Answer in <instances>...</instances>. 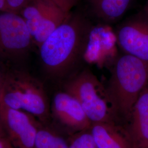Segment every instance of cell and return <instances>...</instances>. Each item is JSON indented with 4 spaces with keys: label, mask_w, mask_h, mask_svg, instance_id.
<instances>
[{
    "label": "cell",
    "mask_w": 148,
    "mask_h": 148,
    "mask_svg": "<svg viewBox=\"0 0 148 148\" xmlns=\"http://www.w3.org/2000/svg\"><path fill=\"white\" fill-rule=\"evenodd\" d=\"M91 30V24L85 16L71 13L40 45L41 61L48 75L63 78L76 69L84 57Z\"/></svg>",
    "instance_id": "cell-1"
},
{
    "label": "cell",
    "mask_w": 148,
    "mask_h": 148,
    "mask_svg": "<svg viewBox=\"0 0 148 148\" xmlns=\"http://www.w3.org/2000/svg\"><path fill=\"white\" fill-rule=\"evenodd\" d=\"M148 85V62L125 53L118 57L106 86L117 115L128 119L136 101Z\"/></svg>",
    "instance_id": "cell-2"
},
{
    "label": "cell",
    "mask_w": 148,
    "mask_h": 148,
    "mask_svg": "<svg viewBox=\"0 0 148 148\" xmlns=\"http://www.w3.org/2000/svg\"><path fill=\"white\" fill-rule=\"evenodd\" d=\"M64 90L74 97L93 123L113 122L115 107L106 87L89 69L77 73L66 82Z\"/></svg>",
    "instance_id": "cell-3"
},
{
    "label": "cell",
    "mask_w": 148,
    "mask_h": 148,
    "mask_svg": "<svg viewBox=\"0 0 148 148\" xmlns=\"http://www.w3.org/2000/svg\"><path fill=\"white\" fill-rule=\"evenodd\" d=\"M5 106L46 120L49 114L47 97L42 85L25 72L4 74L2 101Z\"/></svg>",
    "instance_id": "cell-4"
},
{
    "label": "cell",
    "mask_w": 148,
    "mask_h": 148,
    "mask_svg": "<svg viewBox=\"0 0 148 148\" xmlns=\"http://www.w3.org/2000/svg\"><path fill=\"white\" fill-rule=\"evenodd\" d=\"M33 38L19 14L0 12V56L12 60L21 59L30 50Z\"/></svg>",
    "instance_id": "cell-5"
},
{
    "label": "cell",
    "mask_w": 148,
    "mask_h": 148,
    "mask_svg": "<svg viewBox=\"0 0 148 148\" xmlns=\"http://www.w3.org/2000/svg\"><path fill=\"white\" fill-rule=\"evenodd\" d=\"M117 42L124 53L148 63V15L143 10L117 29Z\"/></svg>",
    "instance_id": "cell-6"
},
{
    "label": "cell",
    "mask_w": 148,
    "mask_h": 148,
    "mask_svg": "<svg viewBox=\"0 0 148 148\" xmlns=\"http://www.w3.org/2000/svg\"><path fill=\"white\" fill-rule=\"evenodd\" d=\"M0 117L5 132L16 148H35L38 129L28 114L1 103Z\"/></svg>",
    "instance_id": "cell-7"
},
{
    "label": "cell",
    "mask_w": 148,
    "mask_h": 148,
    "mask_svg": "<svg viewBox=\"0 0 148 148\" xmlns=\"http://www.w3.org/2000/svg\"><path fill=\"white\" fill-rule=\"evenodd\" d=\"M52 109L59 121L70 129L77 132L90 129L92 123L79 102L65 90L54 95Z\"/></svg>",
    "instance_id": "cell-8"
},
{
    "label": "cell",
    "mask_w": 148,
    "mask_h": 148,
    "mask_svg": "<svg viewBox=\"0 0 148 148\" xmlns=\"http://www.w3.org/2000/svg\"><path fill=\"white\" fill-rule=\"evenodd\" d=\"M127 132L134 148L148 147V85L133 107Z\"/></svg>",
    "instance_id": "cell-9"
},
{
    "label": "cell",
    "mask_w": 148,
    "mask_h": 148,
    "mask_svg": "<svg viewBox=\"0 0 148 148\" xmlns=\"http://www.w3.org/2000/svg\"><path fill=\"white\" fill-rule=\"evenodd\" d=\"M90 130L97 148H134L127 131L114 122L93 123Z\"/></svg>",
    "instance_id": "cell-10"
},
{
    "label": "cell",
    "mask_w": 148,
    "mask_h": 148,
    "mask_svg": "<svg viewBox=\"0 0 148 148\" xmlns=\"http://www.w3.org/2000/svg\"><path fill=\"white\" fill-rule=\"evenodd\" d=\"M131 0H88L94 15L106 23L118 21L127 11Z\"/></svg>",
    "instance_id": "cell-11"
},
{
    "label": "cell",
    "mask_w": 148,
    "mask_h": 148,
    "mask_svg": "<svg viewBox=\"0 0 148 148\" xmlns=\"http://www.w3.org/2000/svg\"><path fill=\"white\" fill-rule=\"evenodd\" d=\"M70 13L64 11L53 0L44 16L36 33L33 36L34 43L38 47L54 31L67 19Z\"/></svg>",
    "instance_id": "cell-12"
},
{
    "label": "cell",
    "mask_w": 148,
    "mask_h": 148,
    "mask_svg": "<svg viewBox=\"0 0 148 148\" xmlns=\"http://www.w3.org/2000/svg\"><path fill=\"white\" fill-rule=\"evenodd\" d=\"M53 0H30L19 14L26 22L32 36L36 33L43 18Z\"/></svg>",
    "instance_id": "cell-13"
},
{
    "label": "cell",
    "mask_w": 148,
    "mask_h": 148,
    "mask_svg": "<svg viewBox=\"0 0 148 148\" xmlns=\"http://www.w3.org/2000/svg\"><path fill=\"white\" fill-rule=\"evenodd\" d=\"M35 148H68V144L63 138L46 129H38Z\"/></svg>",
    "instance_id": "cell-14"
},
{
    "label": "cell",
    "mask_w": 148,
    "mask_h": 148,
    "mask_svg": "<svg viewBox=\"0 0 148 148\" xmlns=\"http://www.w3.org/2000/svg\"><path fill=\"white\" fill-rule=\"evenodd\" d=\"M68 148H97L90 130L77 133L72 139Z\"/></svg>",
    "instance_id": "cell-15"
},
{
    "label": "cell",
    "mask_w": 148,
    "mask_h": 148,
    "mask_svg": "<svg viewBox=\"0 0 148 148\" xmlns=\"http://www.w3.org/2000/svg\"><path fill=\"white\" fill-rule=\"evenodd\" d=\"M30 0H6L7 12L19 14Z\"/></svg>",
    "instance_id": "cell-16"
},
{
    "label": "cell",
    "mask_w": 148,
    "mask_h": 148,
    "mask_svg": "<svg viewBox=\"0 0 148 148\" xmlns=\"http://www.w3.org/2000/svg\"><path fill=\"white\" fill-rule=\"evenodd\" d=\"M58 5L67 13H71V10L74 8L79 0H54Z\"/></svg>",
    "instance_id": "cell-17"
},
{
    "label": "cell",
    "mask_w": 148,
    "mask_h": 148,
    "mask_svg": "<svg viewBox=\"0 0 148 148\" xmlns=\"http://www.w3.org/2000/svg\"><path fill=\"white\" fill-rule=\"evenodd\" d=\"M11 147V144L8 140L5 138L0 137V148H10Z\"/></svg>",
    "instance_id": "cell-18"
},
{
    "label": "cell",
    "mask_w": 148,
    "mask_h": 148,
    "mask_svg": "<svg viewBox=\"0 0 148 148\" xmlns=\"http://www.w3.org/2000/svg\"><path fill=\"white\" fill-rule=\"evenodd\" d=\"M4 85V74L0 71V103L2 101L3 90Z\"/></svg>",
    "instance_id": "cell-19"
},
{
    "label": "cell",
    "mask_w": 148,
    "mask_h": 148,
    "mask_svg": "<svg viewBox=\"0 0 148 148\" xmlns=\"http://www.w3.org/2000/svg\"><path fill=\"white\" fill-rule=\"evenodd\" d=\"M7 12L6 0H0V12Z\"/></svg>",
    "instance_id": "cell-20"
},
{
    "label": "cell",
    "mask_w": 148,
    "mask_h": 148,
    "mask_svg": "<svg viewBox=\"0 0 148 148\" xmlns=\"http://www.w3.org/2000/svg\"><path fill=\"white\" fill-rule=\"evenodd\" d=\"M5 134H6V132H5V130L0 117V137L5 138Z\"/></svg>",
    "instance_id": "cell-21"
},
{
    "label": "cell",
    "mask_w": 148,
    "mask_h": 148,
    "mask_svg": "<svg viewBox=\"0 0 148 148\" xmlns=\"http://www.w3.org/2000/svg\"><path fill=\"white\" fill-rule=\"evenodd\" d=\"M143 10L145 11L146 12V13L148 15V2H147V5H145V8H144V9Z\"/></svg>",
    "instance_id": "cell-22"
},
{
    "label": "cell",
    "mask_w": 148,
    "mask_h": 148,
    "mask_svg": "<svg viewBox=\"0 0 148 148\" xmlns=\"http://www.w3.org/2000/svg\"><path fill=\"white\" fill-rule=\"evenodd\" d=\"M148 148V147H145V148Z\"/></svg>",
    "instance_id": "cell-23"
},
{
    "label": "cell",
    "mask_w": 148,
    "mask_h": 148,
    "mask_svg": "<svg viewBox=\"0 0 148 148\" xmlns=\"http://www.w3.org/2000/svg\"></svg>",
    "instance_id": "cell-24"
}]
</instances>
